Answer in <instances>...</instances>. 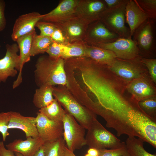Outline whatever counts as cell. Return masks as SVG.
<instances>
[{"label":"cell","mask_w":156,"mask_h":156,"mask_svg":"<svg viewBox=\"0 0 156 156\" xmlns=\"http://www.w3.org/2000/svg\"><path fill=\"white\" fill-rule=\"evenodd\" d=\"M90 109L102 117L118 136L125 134L150 142L156 138V121L140 108L128 92L126 83L107 68L93 69L82 81Z\"/></svg>","instance_id":"1"},{"label":"cell","mask_w":156,"mask_h":156,"mask_svg":"<svg viewBox=\"0 0 156 156\" xmlns=\"http://www.w3.org/2000/svg\"><path fill=\"white\" fill-rule=\"evenodd\" d=\"M35 67V82L39 87L45 85L67 86L64 60L62 58L53 59L48 55H41L38 59Z\"/></svg>","instance_id":"2"},{"label":"cell","mask_w":156,"mask_h":156,"mask_svg":"<svg viewBox=\"0 0 156 156\" xmlns=\"http://www.w3.org/2000/svg\"><path fill=\"white\" fill-rule=\"evenodd\" d=\"M53 96L64 109L67 113L73 116L78 123L88 130L96 115L82 105L65 86H53Z\"/></svg>","instance_id":"3"},{"label":"cell","mask_w":156,"mask_h":156,"mask_svg":"<svg viewBox=\"0 0 156 156\" xmlns=\"http://www.w3.org/2000/svg\"><path fill=\"white\" fill-rule=\"evenodd\" d=\"M87 130L85 138L86 145L89 148L98 150L113 149L126 145L125 142L106 129L96 118L93 120Z\"/></svg>","instance_id":"4"},{"label":"cell","mask_w":156,"mask_h":156,"mask_svg":"<svg viewBox=\"0 0 156 156\" xmlns=\"http://www.w3.org/2000/svg\"><path fill=\"white\" fill-rule=\"evenodd\" d=\"M156 20L148 18L134 31L133 40L142 57L154 58L156 50Z\"/></svg>","instance_id":"5"},{"label":"cell","mask_w":156,"mask_h":156,"mask_svg":"<svg viewBox=\"0 0 156 156\" xmlns=\"http://www.w3.org/2000/svg\"><path fill=\"white\" fill-rule=\"evenodd\" d=\"M140 57L130 60L116 58L107 66L112 73L127 83L135 79L145 77L146 67L141 62Z\"/></svg>","instance_id":"6"},{"label":"cell","mask_w":156,"mask_h":156,"mask_svg":"<svg viewBox=\"0 0 156 156\" xmlns=\"http://www.w3.org/2000/svg\"><path fill=\"white\" fill-rule=\"evenodd\" d=\"M128 0H123L118 5L107 8L99 21L111 31L120 38H132L129 29L125 25V9Z\"/></svg>","instance_id":"7"},{"label":"cell","mask_w":156,"mask_h":156,"mask_svg":"<svg viewBox=\"0 0 156 156\" xmlns=\"http://www.w3.org/2000/svg\"><path fill=\"white\" fill-rule=\"evenodd\" d=\"M63 137L67 148L74 152L86 145L85 130L72 116L66 113L62 120Z\"/></svg>","instance_id":"8"},{"label":"cell","mask_w":156,"mask_h":156,"mask_svg":"<svg viewBox=\"0 0 156 156\" xmlns=\"http://www.w3.org/2000/svg\"><path fill=\"white\" fill-rule=\"evenodd\" d=\"M94 46L112 51L116 58L121 59L132 60L140 56L139 49L132 38L120 37L111 43L98 44Z\"/></svg>","instance_id":"9"},{"label":"cell","mask_w":156,"mask_h":156,"mask_svg":"<svg viewBox=\"0 0 156 156\" xmlns=\"http://www.w3.org/2000/svg\"><path fill=\"white\" fill-rule=\"evenodd\" d=\"M120 36L109 30L101 21L99 20L88 25L83 41L90 45L113 42Z\"/></svg>","instance_id":"10"},{"label":"cell","mask_w":156,"mask_h":156,"mask_svg":"<svg viewBox=\"0 0 156 156\" xmlns=\"http://www.w3.org/2000/svg\"><path fill=\"white\" fill-rule=\"evenodd\" d=\"M36 119L39 136L45 142L54 141L63 137L62 122L49 119L39 112L37 113Z\"/></svg>","instance_id":"11"},{"label":"cell","mask_w":156,"mask_h":156,"mask_svg":"<svg viewBox=\"0 0 156 156\" xmlns=\"http://www.w3.org/2000/svg\"><path fill=\"white\" fill-rule=\"evenodd\" d=\"M4 57L0 59V83H5L9 77H14L18 74L20 61L17 53L19 50L16 43L7 44Z\"/></svg>","instance_id":"12"},{"label":"cell","mask_w":156,"mask_h":156,"mask_svg":"<svg viewBox=\"0 0 156 156\" xmlns=\"http://www.w3.org/2000/svg\"><path fill=\"white\" fill-rule=\"evenodd\" d=\"M55 24L61 30L69 43L83 41L90 24L86 21L76 16Z\"/></svg>","instance_id":"13"},{"label":"cell","mask_w":156,"mask_h":156,"mask_svg":"<svg viewBox=\"0 0 156 156\" xmlns=\"http://www.w3.org/2000/svg\"><path fill=\"white\" fill-rule=\"evenodd\" d=\"M107 9L104 0H79L76 10V16L90 24L99 21Z\"/></svg>","instance_id":"14"},{"label":"cell","mask_w":156,"mask_h":156,"mask_svg":"<svg viewBox=\"0 0 156 156\" xmlns=\"http://www.w3.org/2000/svg\"><path fill=\"white\" fill-rule=\"evenodd\" d=\"M79 0H62L51 11L43 14L40 21L54 24L64 21L76 16Z\"/></svg>","instance_id":"15"},{"label":"cell","mask_w":156,"mask_h":156,"mask_svg":"<svg viewBox=\"0 0 156 156\" xmlns=\"http://www.w3.org/2000/svg\"><path fill=\"white\" fill-rule=\"evenodd\" d=\"M43 14L33 12L21 15L16 20L11 35L12 40L15 42L20 37L34 30L37 23L41 20Z\"/></svg>","instance_id":"16"},{"label":"cell","mask_w":156,"mask_h":156,"mask_svg":"<svg viewBox=\"0 0 156 156\" xmlns=\"http://www.w3.org/2000/svg\"><path fill=\"white\" fill-rule=\"evenodd\" d=\"M10 120L8 129H17L22 130L25 133L26 138L39 137L36 127V117L25 116L20 113L10 111Z\"/></svg>","instance_id":"17"},{"label":"cell","mask_w":156,"mask_h":156,"mask_svg":"<svg viewBox=\"0 0 156 156\" xmlns=\"http://www.w3.org/2000/svg\"><path fill=\"white\" fill-rule=\"evenodd\" d=\"M36 34L35 29L19 38L16 41L20 51V61L17 77L14 82L13 89L18 86L22 82V71L24 65L30 60V51L33 39Z\"/></svg>","instance_id":"18"},{"label":"cell","mask_w":156,"mask_h":156,"mask_svg":"<svg viewBox=\"0 0 156 156\" xmlns=\"http://www.w3.org/2000/svg\"><path fill=\"white\" fill-rule=\"evenodd\" d=\"M26 138L25 140H15L6 145L7 148L19 153L23 156H34L45 142L39 137Z\"/></svg>","instance_id":"19"},{"label":"cell","mask_w":156,"mask_h":156,"mask_svg":"<svg viewBox=\"0 0 156 156\" xmlns=\"http://www.w3.org/2000/svg\"><path fill=\"white\" fill-rule=\"evenodd\" d=\"M128 92L138 102L155 96V88L146 77L135 79L126 84Z\"/></svg>","instance_id":"20"},{"label":"cell","mask_w":156,"mask_h":156,"mask_svg":"<svg viewBox=\"0 0 156 156\" xmlns=\"http://www.w3.org/2000/svg\"><path fill=\"white\" fill-rule=\"evenodd\" d=\"M148 18L136 0H128L125 9V19L129 27L131 37L136 29Z\"/></svg>","instance_id":"21"},{"label":"cell","mask_w":156,"mask_h":156,"mask_svg":"<svg viewBox=\"0 0 156 156\" xmlns=\"http://www.w3.org/2000/svg\"><path fill=\"white\" fill-rule=\"evenodd\" d=\"M84 57L101 64L108 66L116 58L112 51L87 44Z\"/></svg>","instance_id":"22"},{"label":"cell","mask_w":156,"mask_h":156,"mask_svg":"<svg viewBox=\"0 0 156 156\" xmlns=\"http://www.w3.org/2000/svg\"><path fill=\"white\" fill-rule=\"evenodd\" d=\"M53 86L42 85L36 90L34 96L33 103L39 109L50 104L54 100Z\"/></svg>","instance_id":"23"},{"label":"cell","mask_w":156,"mask_h":156,"mask_svg":"<svg viewBox=\"0 0 156 156\" xmlns=\"http://www.w3.org/2000/svg\"><path fill=\"white\" fill-rule=\"evenodd\" d=\"M38 112L49 119L59 122L62 121L66 113L60 103L55 98L48 105L39 109Z\"/></svg>","instance_id":"24"},{"label":"cell","mask_w":156,"mask_h":156,"mask_svg":"<svg viewBox=\"0 0 156 156\" xmlns=\"http://www.w3.org/2000/svg\"><path fill=\"white\" fill-rule=\"evenodd\" d=\"M144 141L134 136H129L125 143L126 146L129 156H156L147 151L143 146Z\"/></svg>","instance_id":"25"},{"label":"cell","mask_w":156,"mask_h":156,"mask_svg":"<svg viewBox=\"0 0 156 156\" xmlns=\"http://www.w3.org/2000/svg\"><path fill=\"white\" fill-rule=\"evenodd\" d=\"M87 44L83 41L64 45L61 58L64 60L84 57Z\"/></svg>","instance_id":"26"},{"label":"cell","mask_w":156,"mask_h":156,"mask_svg":"<svg viewBox=\"0 0 156 156\" xmlns=\"http://www.w3.org/2000/svg\"><path fill=\"white\" fill-rule=\"evenodd\" d=\"M53 42L51 37L41 36L36 34L32 42L30 51L31 56L46 52Z\"/></svg>","instance_id":"27"},{"label":"cell","mask_w":156,"mask_h":156,"mask_svg":"<svg viewBox=\"0 0 156 156\" xmlns=\"http://www.w3.org/2000/svg\"><path fill=\"white\" fill-rule=\"evenodd\" d=\"M44 156H64L66 146L63 137L51 142H45Z\"/></svg>","instance_id":"28"},{"label":"cell","mask_w":156,"mask_h":156,"mask_svg":"<svg viewBox=\"0 0 156 156\" xmlns=\"http://www.w3.org/2000/svg\"><path fill=\"white\" fill-rule=\"evenodd\" d=\"M138 105L142 110L149 117L156 121V99L155 96L139 101Z\"/></svg>","instance_id":"29"},{"label":"cell","mask_w":156,"mask_h":156,"mask_svg":"<svg viewBox=\"0 0 156 156\" xmlns=\"http://www.w3.org/2000/svg\"><path fill=\"white\" fill-rule=\"evenodd\" d=\"M148 18L156 20V0H136Z\"/></svg>","instance_id":"30"},{"label":"cell","mask_w":156,"mask_h":156,"mask_svg":"<svg viewBox=\"0 0 156 156\" xmlns=\"http://www.w3.org/2000/svg\"><path fill=\"white\" fill-rule=\"evenodd\" d=\"M35 27L40 30V35L49 37H51L57 27L53 23L41 21L37 23Z\"/></svg>","instance_id":"31"},{"label":"cell","mask_w":156,"mask_h":156,"mask_svg":"<svg viewBox=\"0 0 156 156\" xmlns=\"http://www.w3.org/2000/svg\"><path fill=\"white\" fill-rule=\"evenodd\" d=\"M10 120V112L0 113V133L3 142L6 141L7 137L10 134L8 131Z\"/></svg>","instance_id":"32"},{"label":"cell","mask_w":156,"mask_h":156,"mask_svg":"<svg viewBox=\"0 0 156 156\" xmlns=\"http://www.w3.org/2000/svg\"><path fill=\"white\" fill-rule=\"evenodd\" d=\"M98 150V156H129L126 145L119 148Z\"/></svg>","instance_id":"33"},{"label":"cell","mask_w":156,"mask_h":156,"mask_svg":"<svg viewBox=\"0 0 156 156\" xmlns=\"http://www.w3.org/2000/svg\"><path fill=\"white\" fill-rule=\"evenodd\" d=\"M141 62L147 68L152 80L156 83V59L155 58H140Z\"/></svg>","instance_id":"34"},{"label":"cell","mask_w":156,"mask_h":156,"mask_svg":"<svg viewBox=\"0 0 156 156\" xmlns=\"http://www.w3.org/2000/svg\"><path fill=\"white\" fill-rule=\"evenodd\" d=\"M63 46V45L53 41L46 53L52 59H57L61 58Z\"/></svg>","instance_id":"35"},{"label":"cell","mask_w":156,"mask_h":156,"mask_svg":"<svg viewBox=\"0 0 156 156\" xmlns=\"http://www.w3.org/2000/svg\"><path fill=\"white\" fill-rule=\"evenodd\" d=\"M51 38L53 41L63 45H66L69 43L62 31L57 27Z\"/></svg>","instance_id":"36"},{"label":"cell","mask_w":156,"mask_h":156,"mask_svg":"<svg viewBox=\"0 0 156 156\" xmlns=\"http://www.w3.org/2000/svg\"><path fill=\"white\" fill-rule=\"evenodd\" d=\"M5 3L3 0H0V32L5 28L6 21L4 11Z\"/></svg>","instance_id":"37"},{"label":"cell","mask_w":156,"mask_h":156,"mask_svg":"<svg viewBox=\"0 0 156 156\" xmlns=\"http://www.w3.org/2000/svg\"><path fill=\"white\" fill-rule=\"evenodd\" d=\"M0 156H16L14 152L5 148L4 142H0Z\"/></svg>","instance_id":"38"},{"label":"cell","mask_w":156,"mask_h":156,"mask_svg":"<svg viewBox=\"0 0 156 156\" xmlns=\"http://www.w3.org/2000/svg\"><path fill=\"white\" fill-rule=\"evenodd\" d=\"M123 0H104L107 8L114 7L120 3Z\"/></svg>","instance_id":"39"},{"label":"cell","mask_w":156,"mask_h":156,"mask_svg":"<svg viewBox=\"0 0 156 156\" xmlns=\"http://www.w3.org/2000/svg\"><path fill=\"white\" fill-rule=\"evenodd\" d=\"M87 153L92 156H98L99 150L94 148H89L87 151Z\"/></svg>","instance_id":"40"},{"label":"cell","mask_w":156,"mask_h":156,"mask_svg":"<svg viewBox=\"0 0 156 156\" xmlns=\"http://www.w3.org/2000/svg\"><path fill=\"white\" fill-rule=\"evenodd\" d=\"M44 146H41L39 150L37 152L34 156H44Z\"/></svg>","instance_id":"41"},{"label":"cell","mask_w":156,"mask_h":156,"mask_svg":"<svg viewBox=\"0 0 156 156\" xmlns=\"http://www.w3.org/2000/svg\"><path fill=\"white\" fill-rule=\"evenodd\" d=\"M64 156H76L74 153V152H72L68 149L66 147L65 149Z\"/></svg>","instance_id":"42"},{"label":"cell","mask_w":156,"mask_h":156,"mask_svg":"<svg viewBox=\"0 0 156 156\" xmlns=\"http://www.w3.org/2000/svg\"><path fill=\"white\" fill-rule=\"evenodd\" d=\"M16 156H23L21 154L18 152H14Z\"/></svg>","instance_id":"43"},{"label":"cell","mask_w":156,"mask_h":156,"mask_svg":"<svg viewBox=\"0 0 156 156\" xmlns=\"http://www.w3.org/2000/svg\"><path fill=\"white\" fill-rule=\"evenodd\" d=\"M84 156H92L87 153V154H86Z\"/></svg>","instance_id":"44"},{"label":"cell","mask_w":156,"mask_h":156,"mask_svg":"<svg viewBox=\"0 0 156 156\" xmlns=\"http://www.w3.org/2000/svg\"><path fill=\"white\" fill-rule=\"evenodd\" d=\"M1 47V45L0 44V47Z\"/></svg>","instance_id":"45"}]
</instances>
